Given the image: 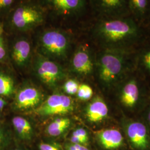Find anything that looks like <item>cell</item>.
Returning <instances> with one entry per match:
<instances>
[{"instance_id": "1", "label": "cell", "mask_w": 150, "mask_h": 150, "mask_svg": "<svg viewBox=\"0 0 150 150\" xmlns=\"http://www.w3.org/2000/svg\"><path fill=\"white\" fill-rule=\"evenodd\" d=\"M83 35L97 49L126 51L147 36L145 28L131 16L93 19Z\"/></svg>"}, {"instance_id": "2", "label": "cell", "mask_w": 150, "mask_h": 150, "mask_svg": "<svg viewBox=\"0 0 150 150\" xmlns=\"http://www.w3.org/2000/svg\"><path fill=\"white\" fill-rule=\"evenodd\" d=\"M42 8L46 25L83 34L93 20L89 0H34Z\"/></svg>"}, {"instance_id": "3", "label": "cell", "mask_w": 150, "mask_h": 150, "mask_svg": "<svg viewBox=\"0 0 150 150\" xmlns=\"http://www.w3.org/2000/svg\"><path fill=\"white\" fill-rule=\"evenodd\" d=\"M82 35L46 24L31 33L35 51L66 68Z\"/></svg>"}, {"instance_id": "4", "label": "cell", "mask_w": 150, "mask_h": 150, "mask_svg": "<svg viewBox=\"0 0 150 150\" xmlns=\"http://www.w3.org/2000/svg\"><path fill=\"white\" fill-rule=\"evenodd\" d=\"M3 22L6 35L32 33L46 23V18L35 1L21 0Z\"/></svg>"}, {"instance_id": "5", "label": "cell", "mask_w": 150, "mask_h": 150, "mask_svg": "<svg viewBox=\"0 0 150 150\" xmlns=\"http://www.w3.org/2000/svg\"><path fill=\"white\" fill-rule=\"evenodd\" d=\"M129 51L97 49L95 72L101 83L109 87L123 76L129 67Z\"/></svg>"}, {"instance_id": "6", "label": "cell", "mask_w": 150, "mask_h": 150, "mask_svg": "<svg viewBox=\"0 0 150 150\" xmlns=\"http://www.w3.org/2000/svg\"><path fill=\"white\" fill-rule=\"evenodd\" d=\"M5 35L10 62L19 72L30 73L35 54L31 33Z\"/></svg>"}, {"instance_id": "7", "label": "cell", "mask_w": 150, "mask_h": 150, "mask_svg": "<svg viewBox=\"0 0 150 150\" xmlns=\"http://www.w3.org/2000/svg\"><path fill=\"white\" fill-rule=\"evenodd\" d=\"M30 74L49 90H56L69 75L64 66L35 51Z\"/></svg>"}, {"instance_id": "8", "label": "cell", "mask_w": 150, "mask_h": 150, "mask_svg": "<svg viewBox=\"0 0 150 150\" xmlns=\"http://www.w3.org/2000/svg\"><path fill=\"white\" fill-rule=\"evenodd\" d=\"M97 48L83 34L76 44L66 66L69 74L86 77L95 72Z\"/></svg>"}, {"instance_id": "9", "label": "cell", "mask_w": 150, "mask_h": 150, "mask_svg": "<svg viewBox=\"0 0 150 150\" xmlns=\"http://www.w3.org/2000/svg\"><path fill=\"white\" fill-rule=\"evenodd\" d=\"M74 109L75 103L71 97L62 93H54L45 99L34 112L42 118H47L69 114Z\"/></svg>"}, {"instance_id": "10", "label": "cell", "mask_w": 150, "mask_h": 150, "mask_svg": "<svg viewBox=\"0 0 150 150\" xmlns=\"http://www.w3.org/2000/svg\"><path fill=\"white\" fill-rule=\"evenodd\" d=\"M93 19L130 16L127 0H89Z\"/></svg>"}, {"instance_id": "11", "label": "cell", "mask_w": 150, "mask_h": 150, "mask_svg": "<svg viewBox=\"0 0 150 150\" xmlns=\"http://www.w3.org/2000/svg\"><path fill=\"white\" fill-rule=\"evenodd\" d=\"M44 100L43 93L38 87L31 83H26L16 92L13 107L18 112L34 111Z\"/></svg>"}, {"instance_id": "12", "label": "cell", "mask_w": 150, "mask_h": 150, "mask_svg": "<svg viewBox=\"0 0 150 150\" xmlns=\"http://www.w3.org/2000/svg\"><path fill=\"white\" fill-rule=\"evenodd\" d=\"M126 133L129 141L134 149L145 150L150 146V138L145 125L138 121H131L127 124Z\"/></svg>"}, {"instance_id": "13", "label": "cell", "mask_w": 150, "mask_h": 150, "mask_svg": "<svg viewBox=\"0 0 150 150\" xmlns=\"http://www.w3.org/2000/svg\"><path fill=\"white\" fill-rule=\"evenodd\" d=\"M108 115L107 104L101 97L95 96L87 105L85 116L88 122L92 123H101L106 120Z\"/></svg>"}, {"instance_id": "14", "label": "cell", "mask_w": 150, "mask_h": 150, "mask_svg": "<svg viewBox=\"0 0 150 150\" xmlns=\"http://www.w3.org/2000/svg\"><path fill=\"white\" fill-rule=\"evenodd\" d=\"M96 136L99 144L106 150H116L123 144V136L117 129H103L97 131Z\"/></svg>"}, {"instance_id": "15", "label": "cell", "mask_w": 150, "mask_h": 150, "mask_svg": "<svg viewBox=\"0 0 150 150\" xmlns=\"http://www.w3.org/2000/svg\"><path fill=\"white\" fill-rule=\"evenodd\" d=\"M131 16L145 28L150 16V0H127Z\"/></svg>"}, {"instance_id": "16", "label": "cell", "mask_w": 150, "mask_h": 150, "mask_svg": "<svg viewBox=\"0 0 150 150\" xmlns=\"http://www.w3.org/2000/svg\"><path fill=\"white\" fill-rule=\"evenodd\" d=\"M12 123L17 136L25 141H31L35 136V131L32 122L25 117L16 116L12 120Z\"/></svg>"}, {"instance_id": "17", "label": "cell", "mask_w": 150, "mask_h": 150, "mask_svg": "<svg viewBox=\"0 0 150 150\" xmlns=\"http://www.w3.org/2000/svg\"><path fill=\"white\" fill-rule=\"evenodd\" d=\"M139 88L137 82L131 79L123 86L120 93V101L124 106L132 108L139 99Z\"/></svg>"}, {"instance_id": "18", "label": "cell", "mask_w": 150, "mask_h": 150, "mask_svg": "<svg viewBox=\"0 0 150 150\" xmlns=\"http://www.w3.org/2000/svg\"><path fill=\"white\" fill-rule=\"evenodd\" d=\"M71 120L67 117H59L48 123L46 128V134L51 137H58L63 134L71 125Z\"/></svg>"}, {"instance_id": "19", "label": "cell", "mask_w": 150, "mask_h": 150, "mask_svg": "<svg viewBox=\"0 0 150 150\" xmlns=\"http://www.w3.org/2000/svg\"><path fill=\"white\" fill-rule=\"evenodd\" d=\"M15 92V83L12 76L5 70H0V96L10 97Z\"/></svg>"}, {"instance_id": "20", "label": "cell", "mask_w": 150, "mask_h": 150, "mask_svg": "<svg viewBox=\"0 0 150 150\" xmlns=\"http://www.w3.org/2000/svg\"><path fill=\"white\" fill-rule=\"evenodd\" d=\"M70 140L72 144L86 146L88 143L89 136L85 129L79 127L72 132Z\"/></svg>"}, {"instance_id": "21", "label": "cell", "mask_w": 150, "mask_h": 150, "mask_svg": "<svg viewBox=\"0 0 150 150\" xmlns=\"http://www.w3.org/2000/svg\"><path fill=\"white\" fill-rule=\"evenodd\" d=\"M21 0H0V19L4 20Z\"/></svg>"}, {"instance_id": "22", "label": "cell", "mask_w": 150, "mask_h": 150, "mask_svg": "<svg viewBox=\"0 0 150 150\" xmlns=\"http://www.w3.org/2000/svg\"><path fill=\"white\" fill-rule=\"evenodd\" d=\"M67 80L64 82L62 86V89L64 93L69 96L76 95L80 85L78 82L74 79H69Z\"/></svg>"}, {"instance_id": "23", "label": "cell", "mask_w": 150, "mask_h": 150, "mask_svg": "<svg viewBox=\"0 0 150 150\" xmlns=\"http://www.w3.org/2000/svg\"><path fill=\"white\" fill-rule=\"evenodd\" d=\"M93 90L90 86L86 84L79 85L76 95L79 99L82 101H87L93 96Z\"/></svg>"}, {"instance_id": "24", "label": "cell", "mask_w": 150, "mask_h": 150, "mask_svg": "<svg viewBox=\"0 0 150 150\" xmlns=\"http://www.w3.org/2000/svg\"><path fill=\"white\" fill-rule=\"evenodd\" d=\"M140 64L150 73V46L144 49L139 56Z\"/></svg>"}, {"instance_id": "25", "label": "cell", "mask_w": 150, "mask_h": 150, "mask_svg": "<svg viewBox=\"0 0 150 150\" xmlns=\"http://www.w3.org/2000/svg\"><path fill=\"white\" fill-rule=\"evenodd\" d=\"M8 59V49L7 45V40L5 34L0 37V62H4V61Z\"/></svg>"}, {"instance_id": "26", "label": "cell", "mask_w": 150, "mask_h": 150, "mask_svg": "<svg viewBox=\"0 0 150 150\" xmlns=\"http://www.w3.org/2000/svg\"><path fill=\"white\" fill-rule=\"evenodd\" d=\"M38 149L40 150H60L57 147L48 143L41 142L38 145Z\"/></svg>"}, {"instance_id": "27", "label": "cell", "mask_w": 150, "mask_h": 150, "mask_svg": "<svg viewBox=\"0 0 150 150\" xmlns=\"http://www.w3.org/2000/svg\"><path fill=\"white\" fill-rule=\"evenodd\" d=\"M66 150H89L84 145L71 143L66 147Z\"/></svg>"}, {"instance_id": "28", "label": "cell", "mask_w": 150, "mask_h": 150, "mask_svg": "<svg viewBox=\"0 0 150 150\" xmlns=\"http://www.w3.org/2000/svg\"><path fill=\"white\" fill-rule=\"evenodd\" d=\"M7 139V134L5 129L0 125V147L5 144Z\"/></svg>"}, {"instance_id": "29", "label": "cell", "mask_w": 150, "mask_h": 150, "mask_svg": "<svg viewBox=\"0 0 150 150\" xmlns=\"http://www.w3.org/2000/svg\"><path fill=\"white\" fill-rule=\"evenodd\" d=\"M145 29L147 36H150V16L145 25Z\"/></svg>"}, {"instance_id": "30", "label": "cell", "mask_w": 150, "mask_h": 150, "mask_svg": "<svg viewBox=\"0 0 150 150\" xmlns=\"http://www.w3.org/2000/svg\"><path fill=\"white\" fill-rule=\"evenodd\" d=\"M5 34V29H4V25L3 20L0 19V37L2 36Z\"/></svg>"}, {"instance_id": "31", "label": "cell", "mask_w": 150, "mask_h": 150, "mask_svg": "<svg viewBox=\"0 0 150 150\" xmlns=\"http://www.w3.org/2000/svg\"><path fill=\"white\" fill-rule=\"evenodd\" d=\"M6 104L5 101L0 97V111L2 110Z\"/></svg>"}, {"instance_id": "32", "label": "cell", "mask_w": 150, "mask_h": 150, "mask_svg": "<svg viewBox=\"0 0 150 150\" xmlns=\"http://www.w3.org/2000/svg\"><path fill=\"white\" fill-rule=\"evenodd\" d=\"M147 121L149 122V124L150 126V107L149 110V111H148V113H147Z\"/></svg>"}, {"instance_id": "33", "label": "cell", "mask_w": 150, "mask_h": 150, "mask_svg": "<svg viewBox=\"0 0 150 150\" xmlns=\"http://www.w3.org/2000/svg\"><path fill=\"white\" fill-rule=\"evenodd\" d=\"M23 150V149H13V150Z\"/></svg>"}]
</instances>
